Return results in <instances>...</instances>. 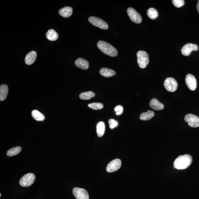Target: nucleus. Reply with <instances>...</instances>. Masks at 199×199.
Instances as JSON below:
<instances>
[{"instance_id": "obj_1", "label": "nucleus", "mask_w": 199, "mask_h": 199, "mask_svg": "<svg viewBox=\"0 0 199 199\" xmlns=\"http://www.w3.org/2000/svg\"><path fill=\"white\" fill-rule=\"evenodd\" d=\"M193 158L191 155L186 154L179 156L174 162V167L178 170L185 169L192 164Z\"/></svg>"}, {"instance_id": "obj_2", "label": "nucleus", "mask_w": 199, "mask_h": 199, "mask_svg": "<svg viewBox=\"0 0 199 199\" xmlns=\"http://www.w3.org/2000/svg\"><path fill=\"white\" fill-rule=\"evenodd\" d=\"M97 46L99 50L106 55L112 57H116L117 55V50L108 43L100 41L98 42Z\"/></svg>"}, {"instance_id": "obj_3", "label": "nucleus", "mask_w": 199, "mask_h": 199, "mask_svg": "<svg viewBox=\"0 0 199 199\" xmlns=\"http://www.w3.org/2000/svg\"><path fill=\"white\" fill-rule=\"evenodd\" d=\"M137 62L139 67L143 69L146 67L149 63L148 53L143 51H140L137 53Z\"/></svg>"}, {"instance_id": "obj_4", "label": "nucleus", "mask_w": 199, "mask_h": 199, "mask_svg": "<svg viewBox=\"0 0 199 199\" xmlns=\"http://www.w3.org/2000/svg\"><path fill=\"white\" fill-rule=\"evenodd\" d=\"M35 177L32 173L27 174L23 176L20 180L19 183L22 187H29L35 182Z\"/></svg>"}, {"instance_id": "obj_5", "label": "nucleus", "mask_w": 199, "mask_h": 199, "mask_svg": "<svg viewBox=\"0 0 199 199\" xmlns=\"http://www.w3.org/2000/svg\"><path fill=\"white\" fill-rule=\"evenodd\" d=\"M89 21L94 26L101 29L107 30L109 28L108 24L101 19L98 17H90L88 19Z\"/></svg>"}, {"instance_id": "obj_6", "label": "nucleus", "mask_w": 199, "mask_h": 199, "mask_svg": "<svg viewBox=\"0 0 199 199\" xmlns=\"http://www.w3.org/2000/svg\"><path fill=\"white\" fill-rule=\"evenodd\" d=\"M164 86L165 89L168 91L174 92L176 90L178 87L176 80L172 78H168L165 80Z\"/></svg>"}, {"instance_id": "obj_7", "label": "nucleus", "mask_w": 199, "mask_h": 199, "mask_svg": "<svg viewBox=\"0 0 199 199\" xmlns=\"http://www.w3.org/2000/svg\"><path fill=\"white\" fill-rule=\"evenodd\" d=\"M127 13L131 20L134 23L139 24L142 21L141 16L136 10L132 8H129L127 10Z\"/></svg>"}, {"instance_id": "obj_8", "label": "nucleus", "mask_w": 199, "mask_h": 199, "mask_svg": "<svg viewBox=\"0 0 199 199\" xmlns=\"http://www.w3.org/2000/svg\"><path fill=\"white\" fill-rule=\"evenodd\" d=\"M184 120L187 122L190 126L193 128L199 127V118L195 115L188 114L185 116Z\"/></svg>"}, {"instance_id": "obj_9", "label": "nucleus", "mask_w": 199, "mask_h": 199, "mask_svg": "<svg viewBox=\"0 0 199 199\" xmlns=\"http://www.w3.org/2000/svg\"><path fill=\"white\" fill-rule=\"evenodd\" d=\"M73 193L77 199H89V193L85 189L75 187L73 190Z\"/></svg>"}, {"instance_id": "obj_10", "label": "nucleus", "mask_w": 199, "mask_h": 199, "mask_svg": "<svg viewBox=\"0 0 199 199\" xmlns=\"http://www.w3.org/2000/svg\"><path fill=\"white\" fill-rule=\"evenodd\" d=\"M121 161L120 159H114L107 165L106 171L109 173L116 171L121 168Z\"/></svg>"}, {"instance_id": "obj_11", "label": "nucleus", "mask_w": 199, "mask_h": 199, "mask_svg": "<svg viewBox=\"0 0 199 199\" xmlns=\"http://www.w3.org/2000/svg\"><path fill=\"white\" fill-rule=\"evenodd\" d=\"M186 83L187 87L190 90L194 91L196 89L197 85V81L196 78L191 74H188L186 76Z\"/></svg>"}, {"instance_id": "obj_12", "label": "nucleus", "mask_w": 199, "mask_h": 199, "mask_svg": "<svg viewBox=\"0 0 199 199\" xmlns=\"http://www.w3.org/2000/svg\"><path fill=\"white\" fill-rule=\"evenodd\" d=\"M197 45L192 43H188L185 45L182 49V55L185 56H189L192 51H196L198 50Z\"/></svg>"}, {"instance_id": "obj_13", "label": "nucleus", "mask_w": 199, "mask_h": 199, "mask_svg": "<svg viewBox=\"0 0 199 199\" xmlns=\"http://www.w3.org/2000/svg\"><path fill=\"white\" fill-rule=\"evenodd\" d=\"M75 65L77 67L83 70H87L88 69L89 63L85 59L82 58H79L75 61Z\"/></svg>"}, {"instance_id": "obj_14", "label": "nucleus", "mask_w": 199, "mask_h": 199, "mask_svg": "<svg viewBox=\"0 0 199 199\" xmlns=\"http://www.w3.org/2000/svg\"><path fill=\"white\" fill-rule=\"evenodd\" d=\"M37 53L35 51H31L27 55L25 59V62L28 65H31L35 62L37 58Z\"/></svg>"}, {"instance_id": "obj_15", "label": "nucleus", "mask_w": 199, "mask_h": 199, "mask_svg": "<svg viewBox=\"0 0 199 199\" xmlns=\"http://www.w3.org/2000/svg\"><path fill=\"white\" fill-rule=\"evenodd\" d=\"M149 105L150 107L154 110H161L164 108V105L156 98H153L150 100Z\"/></svg>"}, {"instance_id": "obj_16", "label": "nucleus", "mask_w": 199, "mask_h": 199, "mask_svg": "<svg viewBox=\"0 0 199 199\" xmlns=\"http://www.w3.org/2000/svg\"><path fill=\"white\" fill-rule=\"evenodd\" d=\"M73 10L70 7H65L59 10V13L61 16L64 17H68L72 15Z\"/></svg>"}, {"instance_id": "obj_17", "label": "nucleus", "mask_w": 199, "mask_h": 199, "mask_svg": "<svg viewBox=\"0 0 199 199\" xmlns=\"http://www.w3.org/2000/svg\"><path fill=\"white\" fill-rule=\"evenodd\" d=\"M100 73L102 76L105 77H110L114 76L116 74L115 71L108 68H102L100 70Z\"/></svg>"}, {"instance_id": "obj_18", "label": "nucleus", "mask_w": 199, "mask_h": 199, "mask_svg": "<svg viewBox=\"0 0 199 199\" xmlns=\"http://www.w3.org/2000/svg\"><path fill=\"white\" fill-rule=\"evenodd\" d=\"M8 93V87L6 85H2L0 87V100L4 101L7 98Z\"/></svg>"}, {"instance_id": "obj_19", "label": "nucleus", "mask_w": 199, "mask_h": 199, "mask_svg": "<svg viewBox=\"0 0 199 199\" xmlns=\"http://www.w3.org/2000/svg\"><path fill=\"white\" fill-rule=\"evenodd\" d=\"M105 126L103 122L100 121L96 125V132L98 137H102L105 134Z\"/></svg>"}, {"instance_id": "obj_20", "label": "nucleus", "mask_w": 199, "mask_h": 199, "mask_svg": "<svg viewBox=\"0 0 199 199\" xmlns=\"http://www.w3.org/2000/svg\"><path fill=\"white\" fill-rule=\"evenodd\" d=\"M155 116V113L151 110H148L147 112H143L140 116V119L142 120H149L153 117Z\"/></svg>"}, {"instance_id": "obj_21", "label": "nucleus", "mask_w": 199, "mask_h": 199, "mask_svg": "<svg viewBox=\"0 0 199 199\" xmlns=\"http://www.w3.org/2000/svg\"><path fill=\"white\" fill-rule=\"evenodd\" d=\"M46 37L50 41H54L58 39V35L54 30L50 29L46 33Z\"/></svg>"}, {"instance_id": "obj_22", "label": "nucleus", "mask_w": 199, "mask_h": 199, "mask_svg": "<svg viewBox=\"0 0 199 199\" xmlns=\"http://www.w3.org/2000/svg\"><path fill=\"white\" fill-rule=\"evenodd\" d=\"M31 115L34 119L38 121H43L45 119L44 115L37 110L32 111Z\"/></svg>"}, {"instance_id": "obj_23", "label": "nucleus", "mask_w": 199, "mask_h": 199, "mask_svg": "<svg viewBox=\"0 0 199 199\" xmlns=\"http://www.w3.org/2000/svg\"><path fill=\"white\" fill-rule=\"evenodd\" d=\"M95 96V94L93 91H88L81 93L80 94L79 98L82 100H88L94 98Z\"/></svg>"}, {"instance_id": "obj_24", "label": "nucleus", "mask_w": 199, "mask_h": 199, "mask_svg": "<svg viewBox=\"0 0 199 199\" xmlns=\"http://www.w3.org/2000/svg\"><path fill=\"white\" fill-rule=\"evenodd\" d=\"M21 148L20 146H16L9 150L7 152V155L9 157H12L15 156L20 153L21 151Z\"/></svg>"}, {"instance_id": "obj_25", "label": "nucleus", "mask_w": 199, "mask_h": 199, "mask_svg": "<svg viewBox=\"0 0 199 199\" xmlns=\"http://www.w3.org/2000/svg\"><path fill=\"white\" fill-rule=\"evenodd\" d=\"M147 15L150 19L154 20L157 18L158 16V13L155 9L150 8L147 10Z\"/></svg>"}, {"instance_id": "obj_26", "label": "nucleus", "mask_w": 199, "mask_h": 199, "mask_svg": "<svg viewBox=\"0 0 199 199\" xmlns=\"http://www.w3.org/2000/svg\"><path fill=\"white\" fill-rule=\"evenodd\" d=\"M88 107L91 109L94 110H101L103 108V104L100 103H94L89 104Z\"/></svg>"}, {"instance_id": "obj_27", "label": "nucleus", "mask_w": 199, "mask_h": 199, "mask_svg": "<svg viewBox=\"0 0 199 199\" xmlns=\"http://www.w3.org/2000/svg\"><path fill=\"white\" fill-rule=\"evenodd\" d=\"M172 1L174 5L178 8H180L184 4V0H173Z\"/></svg>"}, {"instance_id": "obj_28", "label": "nucleus", "mask_w": 199, "mask_h": 199, "mask_svg": "<svg viewBox=\"0 0 199 199\" xmlns=\"http://www.w3.org/2000/svg\"><path fill=\"white\" fill-rule=\"evenodd\" d=\"M109 127L111 129H113L118 126V122L115 120L112 119H110L109 120Z\"/></svg>"}, {"instance_id": "obj_29", "label": "nucleus", "mask_w": 199, "mask_h": 199, "mask_svg": "<svg viewBox=\"0 0 199 199\" xmlns=\"http://www.w3.org/2000/svg\"><path fill=\"white\" fill-rule=\"evenodd\" d=\"M114 111L116 112V115H120L123 112V107L121 105L116 106L114 108Z\"/></svg>"}, {"instance_id": "obj_30", "label": "nucleus", "mask_w": 199, "mask_h": 199, "mask_svg": "<svg viewBox=\"0 0 199 199\" xmlns=\"http://www.w3.org/2000/svg\"><path fill=\"white\" fill-rule=\"evenodd\" d=\"M197 12H198V13L199 14V0L198 2V3H197Z\"/></svg>"}, {"instance_id": "obj_31", "label": "nucleus", "mask_w": 199, "mask_h": 199, "mask_svg": "<svg viewBox=\"0 0 199 199\" xmlns=\"http://www.w3.org/2000/svg\"><path fill=\"white\" fill-rule=\"evenodd\" d=\"M0 196H1V194H0Z\"/></svg>"}]
</instances>
